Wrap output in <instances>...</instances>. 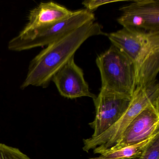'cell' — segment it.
Here are the masks:
<instances>
[{
  "label": "cell",
  "mask_w": 159,
  "mask_h": 159,
  "mask_svg": "<svg viewBox=\"0 0 159 159\" xmlns=\"http://www.w3.org/2000/svg\"><path fill=\"white\" fill-rule=\"evenodd\" d=\"M119 1H120L119 0H86L82 2V5L85 8L84 9L88 11L93 12V11L102 5Z\"/></svg>",
  "instance_id": "14"
},
{
  "label": "cell",
  "mask_w": 159,
  "mask_h": 159,
  "mask_svg": "<svg viewBox=\"0 0 159 159\" xmlns=\"http://www.w3.org/2000/svg\"><path fill=\"white\" fill-rule=\"evenodd\" d=\"M95 21L93 12L85 9L73 11L67 17L49 25L23 29L8 43L9 50L22 52L44 47L54 42L82 26Z\"/></svg>",
  "instance_id": "4"
},
{
  "label": "cell",
  "mask_w": 159,
  "mask_h": 159,
  "mask_svg": "<svg viewBox=\"0 0 159 159\" xmlns=\"http://www.w3.org/2000/svg\"><path fill=\"white\" fill-rule=\"evenodd\" d=\"M0 159H31L16 148L0 143Z\"/></svg>",
  "instance_id": "12"
},
{
  "label": "cell",
  "mask_w": 159,
  "mask_h": 159,
  "mask_svg": "<svg viewBox=\"0 0 159 159\" xmlns=\"http://www.w3.org/2000/svg\"><path fill=\"white\" fill-rule=\"evenodd\" d=\"M120 11L121 15L117 21L123 27L159 31V0L134 1Z\"/></svg>",
  "instance_id": "8"
},
{
  "label": "cell",
  "mask_w": 159,
  "mask_h": 159,
  "mask_svg": "<svg viewBox=\"0 0 159 159\" xmlns=\"http://www.w3.org/2000/svg\"><path fill=\"white\" fill-rule=\"evenodd\" d=\"M159 133L138 144L125 147L114 151H109L98 157L90 159H134L141 156L151 141Z\"/></svg>",
  "instance_id": "11"
},
{
  "label": "cell",
  "mask_w": 159,
  "mask_h": 159,
  "mask_svg": "<svg viewBox=\"0 0 159 159\" xmlns=\"http://www.w3.org/2000/svg\"><path fill=\"white\" fill-rule=\"evenodd\" d=\"M159 104V85L157 80L143 87L136 88L131 103L123 115L110 128L95 138L83 139L84 151L93 150L97 154L103 153L118 142L129 124L143 110Z\"/></svg>",
  "instance_id": "3"
},
{
  "label": "cell",
  "mask_w": 159,
  "mask_h": 159,
  "mask_svg": "<svg viewBox=\"0 0 159 159\" xmlns=\"http://www.w3.org/2000/svg\"><path fill=\"white\" fill-rule=\"evenodd\" d=\"M103 34L96 22L87 23L46 46L30 62L21 88H45L56 73L71 58L88 39Z\"/></svg>",
  "instance_id": "1"
},
{
  "label": "cell",
  "mask_w": 159,
  "mask_h": 159,
  "mask_svg": "<svg viewBox=\"0 0 159 159\" xmlns=\"http://www.w3.org/2000/svg\"><path fill=\"white\" fill-rule=\"evenodd\" d=\"M72 12L53 2H41L30 11L28 23L24 29L37 28L52 25L67 17Z\"/></svg>",
  "instance_id": "10"
},
{
  "label": "cell",
  "mask_w": 159,
  "mask_h": 159,
  "mask_svg": "<svg viewBox=\"0 0 159 159\" xmlns=\"http://www.w3.org/2000/svg\"><path fill=\"white\" fill-rule=\"evenodd\" d=\"M96 63L101 76V90L133 96L136 89L134 65L120 50L111 44L97 57Z\"/></svg>",
  "instance_id": "5"
},
{
  "label": "cell",
  "mask_w": 159,
  "mask_h": 159,
  "mask_svg": "<svg viewBox=\"0 0 159 159\" xmlns=\"http://www.w3.org/2000/svg\"><path fill=\"white\" fill-rule=\"evenodd\" d=\"M52 81L61 96L70 99L81 97L95 98L84 78L83 71L71 57L53 77Z\"/></svg>",
  "instance_id": "9"
},
{
  "label": "cell",
  "mask_w": 159,
  "mask_h": 159,
  "mask_svg": "<svg viewBox=\"0 0 159 159\" xmlns=\"http://www.w3.org/2000/svg\"><path fill=\"white\" fill-rule=\"evenodd\" d=\"M107 36L111 44L134 63L136 88L156 81L159 71V31L123 27Z\"/></svg>",
  "instance_id": "2"
},
{
  "label": "cell",
  "mask_w": 159,
  "mask_h": 159,
  "mask_svg": "<svg viewBox=\"0 0 159 159\" xmlns=\"http://www.w3.org/2000/svg\"><path fill=\"white\" fill-rule=\"evenodd\" d=\"M158 133L159 104L151 105L141 111L126 127L117 143L104 152L138 144Z\"/></svg>",
  "instance_id": "7"
},
{
  "label": "cell",
  "mask_w": 159,
  "mask_h": 159,
  "mask_svg": "<svg viewBox=\"0 0 159 159\" xmlns=\"http://www.w3.org/2000/svg\"><path fill=\"white\" fill-rule=\"evenodd\" d=\"M132 97L101 90L93 99L95 107L94 120L89 124L93 129L91 138L100 135L112 126L128 108Z\"/></svg>",
  "instance_id": "6"
},
{
  "label": "cell",
  "mask_w": 159,
  "mask_h": 159,
  "mask_svg": "<svg viewBox=\"0 0 159 159\" xmlns=\"http://www.w3.org/2000/svg\"><path fill=\"white\" fill-rule=\"evenodd\" d=\"M134 159H159V134L151 141L141 156Z\"/></svg>",
  "instance_id": "13"
}]
</instances>
